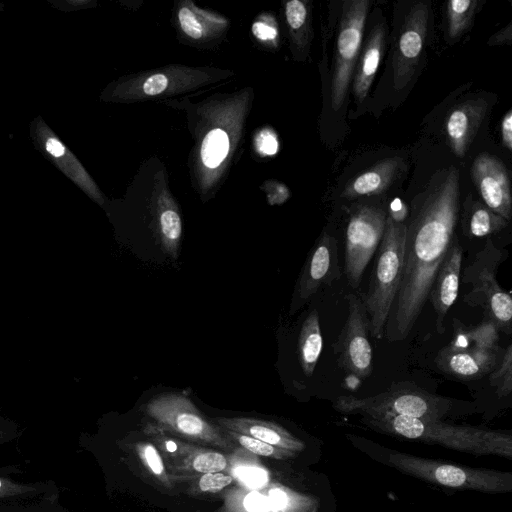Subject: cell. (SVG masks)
I'll return each instance as SVG.
<instances>
[{
    "label": "cell",
    "instance_id": "3957f363",
    "mask_svg": "<svg viewBox=\"0 0 512 512\" xmlns=\"http://www.w3.org/2000/svg\"><path fill=\"white\" fill-rule=\"evenodd\" d=\"M405 234L406 224L395 222L387 215L369 288L362 297L369 320V334L376 339L384 337L390 308L400 285Z\"/></svg>",
    "mask_w": 512,
    "mask_h": 512
},
{
    "label": "cell",
    "instance_id": "5b68a950",
    "mask_svg": "<svg viewBox=\"0 0 512 512\" xmlns=\"http://www.w3.org/2000/svg\"><path fill=\"white\" fill-rule=\"evenodd\" d=\"M454 402L431 394L412 382L396 383L374 396L358 398L340 396L334 407L341 413L360 415H399L430 421H441L452 410Z\"/></svg>",
    "mask_w": 512,
    "mask_h": 512
},
{
    "label": "cell",
    "instance_id": "e575fe53",
    "mask_svg": "<svg viewBox=\"0 0 512 512\" xmlns=\"http://www.w3.org/2000/svg\"><path fill=\"white\" fill-rule=\"evenodd\" d=\"M259 152L264 155H274L278 150L276 135L269 129L262 130L255 140Z\"/></svg>",
    "mask_w": 512,
    "mask_h": 512
},
{
    "label": "cell",
    "instance_id": "7bdbcfd3",
    "mask_svg": "<svg viewBox=\"0 0 512 512\" xmlns=\"http://www.w3.org/2000/svg\"><path fill=\"white\" fill-rule=\"evenodd\" d=\"M510 41H511V23L509 25H507V27L505 29L494 34L489 39L488 43L490 45H492V44H499V43L510 42Z\"/></svg>",
    "mask_w": 512,
    "mask_h": 512
},
{
    "label": "cell",
    "instance_id": "30bf717a",
    "mask_svg": "<svg viewBox=\"0 0 512 512\" xmlns=\"http://www.w3.org/2000/svg\"><path fill=\"white\" fill-rule=\"evenodd\" d=\"M370 2L353 0L343 3L337 35L331 79V106L338 111L347 94L357 56L360 52L364 25Z\"/></svg>",
    "mask_w": 512,
    "mask_h": 512
},
{
    "label": "cell",
    "instance_id": "d6986e66",
    "mask_svg": "<svg viewBox=\"0 0 512 512\" xmlns=\"http://www.w3.org/2000/svg\"><path fill=\"white\" fill-rule=\"evenodd\" d=\"M487 103L469 100L455 107L447 117L445 129L455 155L463 157L484 118Z\"/></svg>",
    "mask_w": 512,
    "mask_h": 512
},
{
    "label": "cell",
    "instance_id": "d6a6232c",
    "mask_svg": "<svg viewBox=\"0 0 512 512\" xmlns=\"http://www.w3.org/2000/svg\"><path fill=\"white\" fill-rule=\"evenodd\" d=\"M178 20L183 32L194 40L203 37L205 28L198 16L189 7H182L178 12Z\"/></svg>",
    "mask_w": 512,
    "mask_h": 512
},
{
    "label": "cell",
    "instance_id": "277c9868",
    "mask_svg": "<svg viewBox=\"0 0 512 512\" xmlns=\"http://www.w3.org/2000/svg\"><path fill=\"white\" fill-rule=\"evenodd\" d=\"M143 412L151 424L176 438L218 451L230 452L236 448L221 428L207 420L183 394H158L143 406Z\"/></svg>",
    "mask_w": 512,
    "mask_h": 512
},
{
    "label": "cell",
    "instance_id": "603a6c76",
    "mask_svg": "<svg viewBox=\"0 0 512 512\" xmlns=\"http://www.w3.org/2000/svg\"><path fill=\"white\" fill-rule=\"evenodd\" d=\"M323 346L319 314L312 310L302 323L298 337V359L303 373H314Z\"/></svg>",
    "mask_w": 512,
    "mask_h": 512
},
{
    "label": "cell",
    "instance_id": "cb8c5ba5",
    "mask_svg": "<svg viewBox=\"0 0 512 512\" xmlns=\"http://www.w3.org/2000/svg\"><path fill=\"white\" fill-rule=\"evenodd\" d=\"M157 236L163 253L171 260L179 256L182 221L172 206H162L157 215Z\"/></svg>",
    "mask_w": 512,
    "mask_h": 512
},
{
    "label": "cell",
    "instance_id": "d590c367",
    "mask_svg": "<svg viewBox=\"0 0 512 512\" xmlns=\"http://www.w3.org/2000/svg\"><path fill=\"white\" fill-rule=\"evenodd\" d=\"M168 86V79L164 74L158 73L149 76L142 85L146 95L155 96L163 93Z\"/></svg>",
    "mask_w": 512,
    "mask_h": 512
},
{
    "label": "cell",
    "instance_id": "ac0fdd59",
    "mask_svg": "<svg viewBox=\"0 0 512 512\" xmlns=\"http://www.w3.org/2000/svg\"><path fill=\"white\" fill-rule=\"evenodd\" d=\"M218 427L235 431L272 446L298 453L305 444L277 423L252 417H215Z\"/></svg>",
    "mask_w": 512,
    "mask_h": 512
},
{
    "label": "cell",
    "instance_id": "4fadbf2b",
    "mask_svg": "<svg viewBox=\"0 0 512 512\" xmlns=\"http://www.w3.org/2000/svg\"><path fill=\"white\" fill-rule=\"evenodd\" d=\"M429 20V7L414 4L404 19L393 58V84L402 89L412 78L423 50Z\"/></svg>",
    "mask_w": 512,
    "mask_h": 512
},
{
    "label": "cell",
    "instance_id": "1f68e13d",
    "mask_svg": "<svg viewBox=\"0 0 512 512\" xmlns=\"http://www.w3.org/2000/svg\"><path fill=\"white\" fill-rule=\"evenodd\" d=\"M490 384L499 397L508 396L512 390V346L508 345L498 366L490 373Z\"/></svg>",
    "mask_w": 512,
    "mask_h": 512
},
{
    "label": "cell",
    "instance_id": "e0dca14e",
    "mask_svg": "<svg viewBox=\"0 0 512 512\" xmlns=\"http://www.w3.org/2000/svg\"><path fill=\"white\" fill-rule=\"evenodd\" d=\"M36 138L50 159L77 186L95 201L102 203L100 192L80 161L40 118L35 122Z\"/></svg>",
    "mask_w": 512,
    "mask_h": 512
},
{
    "label": "cell",
    "instance_id": "7a4b0ae2",
    "mask_svg": "<svg viewBox=\"0 0 512 512\" xmlns=\"http://www.w3.org/2000/svg\"><path fill=\"white\" fill-rule=\"evenodd\" d=\"M362 416L364 424L384 434L474 455L512 456L510 433L399 415Z\"/></svg>",
    "mask_w": 512,
    "mask_h": 512
},
{
    "label": "cell",
    "instance_id": "5bb4252c",
    "mask_svg": "<svg viewBox=\"0 0 512 512\" xmlns=\"http://www.w3.org/2000/svg\"><path fill=\"white\" fill-rule=\"evenodd\" d=\"M471 175L485 206L510 221L512 215L510 180L503 162L495 156L480 154L473 162Z\"/></svg>",
    "mask_w": 512,
    "mask_h": 512
},
{
    "label": "cell",
    "instance_id": "44dd1931",
    "mask_svg": "<svg viewBox=\"0 0 512 512\" xmlns=\"http://www.w3.org/2000/svg\"><path fill=\"white\" fill-rule=\"evenodd\" d=\"M385 46V29L383 24L375 25L361 53L353 81V93L358 103L367 96Z\"/></svg>",
    "mask_w": 512,
    "mask_h": 512
},
{
    "label": "cell",
    "instance_id": "8fae6325",
    "mask_svg": "<svg viewBox=\"0 0 512 512\" xmlns=\"http://www.w3.org/2000/svg\"><path fill=\"white\" fill-rule=\"evenodd\" d=\"M345 299L347 318L332 344V349L339 367L364 379L372 372V348L368 339L369 320L362 297L350 293Z\"/></svg>",
    "mask_w": 512,
    "mask_h": 512
},
{
    "label": "cell",
    "instance_id": "4316f807",
    "mask_svg": "<svg viewBox=\"0 0 512 512\" xmlns=\"http://www.w3.org/2000/svg\"><path fill=\"white\" fill-rule=\"evenodd\" d=\"M49 490L42 483H23L0 475V501L19 502L47 497Z\"/></svg>",
    "mask_w": 512,
    "mask_h": 512
},
{
    "label": "cell",
    "instance_id": "ba28073f",
    "mask_svg": "<svg viewBox=\"0 0 512 512\" xmlns=\"http://www.w3.org/2000/svg\"><path fill=\"white\" fill-rule=\"evenodd\" d=\"M144 434L161 454L168 474L177 483L201 474L223 472L229 467L220 451L169 435L148 422Z\"/></svg>",
    "mask_w": 512,
    "mask_h": 512
},
{
    "label": "cell",
    "instance_id": "4dcf8cb0",
    "mask_svg": "<svg viewBox=\"0 0 512 512\" xmlns=\"http://www.w3.org/2000/svg\"><path fill=\"white\" fill-rule=\"evenodd\" d=\"M499 328L490 319H485L479 325L472 328H464L468 347H475L488 351H500Z\"/></svg>",
    "mask_w": 512,
    "mask_h": 512
},
{
    "label": "cell",
    "instance_id": "d4e9b609",
    "mask_svg": "<svg viewBox=\"0 0 512 512\" xmlns=\"http://www.w3.org/2000/svg\"><path fill=\"white\" fill-rule=\"evenodd\" d=\"M508 223L487 206L476 205L469 214L466 234L470 237L489 236L504 229Z\"/></svg>",
    "mask_w": 512,
    "mask_h": 512
},
{
    "label": "cell",
    "instance_id": "6da1fadb",
    "mask_svg": "<svg viewBox=\"0 0 512 512\" xmlns=\"http://www.w3.org/2000/svg\"><path fill=\"white\" fill-rule=\"evenodd\" d=\"M458 211L459 172L450 167L413 205L406 224L401 281L384 329L388 341L404 340L416 324L455 238Z\"/></svg>",
    "mask_w": 512,
    "mask_h": 512
},
{
    "label": "cell",
    "instance_id": "f546056e",
    "mask_svg": "<svg viewBox=\"0 0 512 512\" xmlns=\"http://www.w3.org/2000/svg\"><path fill=\"white\" fill-rule=\"evenodd\" d=\"M229 151V138L221 129L211 130L204 138L201 158L205 166L215 168L225 159Z\"/></svg>",
    "mask_w": 512,
    "mask_h": 512
},
{
    "label": "cell",
    "instance_id": "2e32d148",
    "mask_svg": "<svg viewBox=\"0 0 512 512\" xmlns=\"http://www.w3.org/2000/svg\"><path fill=\"white\" fill-rule=\"evenodd\" d=\"M463 249L454 238L433 282L429 298L436 313V329L442 334L444 319L457 299L461 278Z\"/></svg>",
    "mask_w": 512,
    "mask_h": 512
},
{
    "label": "cell",
    "instance_id": "7c38bea8",
    "mask_svg": "<svg viewBox=\"0 0 512 512\" xmlns=\"http://www.w3.org/2000/svg\"><path fill=\"white\" fill-rule=\"evenodd\" d=\"M340 275L337 240L331 234L323 232L303 266L292 299L291 310L297 311L323 286L338 280Z\"/></svg>",
    "mask_w": 512,
    "mask_h": 512
},
{
    "label": "cell",
    "instance_id": "9a60e30c",
    "mask_svg": "<svg viewBox=\"0 0 512 512\" xmlns=\"http://www.w3.org/2000/svg\"><path fill=\"white\" fill-rule=\"evenodd\" d=\"M500 359V351L461 348L448 344L439 350L435 364L445 374L461 380H475L490 374L498 366Z\"/></svg>",
    "mask_w": 512,
    "mask_h": 512
},
{
    "label": "cell",
    "instance_id": "9c48e42d",
    "mask_svg": "<svg viewBox=\"0 0 512 512\" xmlns=\"http://www.w3.org/2000/svg\"><path fill=\"white\" fill-rule=\"evenodd\" d=\"M386 219V211L372 205H361L349 216L345 232L344 274L354 289L360 285L363 273L378 249Z\"/></svg>",
    "mask_w": 512,
    "mask_h": 512
},
{
    "label": "cell",
    "instance_id": "836d02e7",
    "mask_svg": "<svg viewBox=\"0 0 512 512\" xmlns=\"http://www.w3.org/2000/svg\"><path fill=\"white\" fill-rule=\"evenodd\" d=\"M286 20L295 33L302 30L308 19V10L306 5L300 0H291L286 3L285 7Z\"/></svg>",
    "mask_w": 512,
    "mask_h": 512
},
{
    "label": "cell",
    "instance_id": "ffe728a7",
    "mask_svg": "<svg viewBox=\"0 0 512 512\" xmlns=\"http://www.w3.org/2000/svg\"><path fill=\"white\" fill-rule=\"evenodd\" d=\"M126 447L144 479L164 493H171L177 488L168 474L161 454L150 440L135 441Z\"/></svg>",
    "mask_w": 512,
    "mask_h": 512
},
{
    "label": "cell",
    "instance_id": "ab89813d",
    "mask_svg": "<svg viewBox=\"0 0 512 512\" xmlns=\"http://www.w3.org/2000/svg\"><path fill=\"white\" fill-rule=\"evenodd\" d=\"M274 193L269 194V201L271 204H280L286 201L289 196V191L285 185L276 183L274 185Z\"/></svg>",
    "mask_w": 512,
    "mask_h": 512
},
{
    "label": "cell",
    "instance_id": "8d00e7d4",
    "mask_svg": "<svg viewBox=\"0 0 512 512\" xmlns=\"http://www.w3.org/2000/svg\"><path fill=\"white\" fill-rule=\"evenodd\" d=\"M254 35L261 40H274L277 37V29L274 24L256 22L252 27Z\"/></svg>",
    "mask_w": 512,
    "mask_h": 512
},
{
    "label": "cell",
    "instance_id": "484cf974",
    "mask_svg": "<svg viewBox=\"0 0 512 512\" xmlns=\"http://www.w3.org/2000/svg\"><path fill=\"white\" fill-rule=\"evenodd\" d=\"M233 482V477L224 472H210L201 474L177 483L185 489V493L190 496H204L206 494H215L228 487Z\"/></svg>",
    "mask_w": 512,
    "mask_h": 512
},
{
    "label": "cell",
    "instance_id": "74e56055",
    "mask_svg": "<svg viewBox=\"0 0 512 512\" xmlns=\"http://www.w3.org/2000/svg\"><path fill=\"white\" fill-rule=\"evenodd\" d=\"M501 137L503 145L512 150V111L508 110L501 122Z\"/></svg>",
    "mask_w": 512,
    "mask_h": 512
},
{
    "label": "cell",
    "instance_id": "52a82bcc",
    "mask_svg": "<svg viewBox=\"0 0 512 512\" xmlns=\"http://www.w3.org/2000/svg\"><path fill=\"white\" fill-rule=\"evenodd\" d=\"M506 251L498 248L488 238L473 261L462 274V283L470 287L463 302L470 307H480L486 318L492 320L500 331L511 333L512 299L498 283L496 273L504 261Z\"/></svg>",
    "mask_w": 512,
    "mask_h": 512
},
{
    "label": "cell",
    "instance_id": "b9f144b4",
    "mask_svg": "<svg viewBox=\"0 0 512 512\" xmlns=\"http://www.w3.org/2000/svg\"><path fill=\"white\" fill-rule=\"evenodd\" d=\"M17 437V429L6 422H0V444Z\"/></svg>",
    "mask_w": 512,
    "mask_h": 512
},
{
    "label": "cell",
    "instance_id": "83f0119b",
    "mask_svg": "<svg viewBox=\"0 0 512 512\" xmlns=\"http://www.w3.org/2000/svg\"><path fill=\"white\" fill-rule=\"evenodd\" d=\"M223 434L237 447H241L252 454L262 456V457H268L273 459H289L293 458L297 455V453H294L289 450L281 449L275 446H272L270 444H267L265 442H262L260 440H257L255 438H252L250 436L231 431L222 429Z\"/></svg>",
    "mask_w": 512,
    "mask_h": 512
},
{
    "label": "cell",
    "instance_id": "f1b7e54d",
    "mask_svg": "<svg viewBox=\"0 0 512 512\" xmlns=\"http://www.w3.org/2000/svg\"><path fill=\"white\" fill-rule=\"evenodd\" d=\"M478 2L476 0H451L447 3L448 32L457 38L471 25Z\"/></svg>",
    "mask_w": 512,
    "mask_h": 512
},
{
    "label": "cell",
    "instance_id": "60d3db41",
    "mask_svg": "<svg viewBox=\"0 0 512 512\" xmlns=\"http://www.w3.org/2000/svg\"><path fill=\"white\" fill-rule=\"evenodd\" d=\"M261 476H265V473L257 469L242 472V478L248 485L259 486L262 482H265Z\"/></svg>",
    "mask_w": 512,
    "mask_h": 512
},
{
    "label": "cell",
    "instance_id": "7402d4cb",
    "mask_svg": "<svg viewBox=\"0 0 512 512\" xmlns=\"http://www.w3.org/2000/svg\"><path fill=\"white\" fill-rule=\"evenodd\" d=\"M402 159L387 158L352 179L344 188L341 196L353 199L370 196L385 191L395 179Z\"/></svg>",
    "mask_w": 512,
    "mask_h": 512
},
{
    "label": "cell",
    "instance_id": "f35d334b",
    "mask_svg": "<svg viewBox=\"0 0 512 512\" xmlns=\"http://www.w3.org/2000/svg\"><path fill=\"white\" fill-rule=\"evenodd\" d=\"M388 216L395 222L403 223L408 216V207L401 199L396 198L390 204Z\"/></svg>",
    "mask_w": 512,
    "mask_h": 512
},
{
    "label": "cell",
    "instance_id": "8992f818",
    "mask_svg": "<svg viewBox=\"0 0 512 512\" xmlns=\"http://www.w3.org/2000/svg\"><path fill=\"white\" fill-rule=\"evenodd\" d=\"M387 463L399 471L440 486L486 493L512 490V474L478 469L391 451Z\"/></svg>",
    "mask_w": 512,
    "mask_h": 512
}]
</instances>
